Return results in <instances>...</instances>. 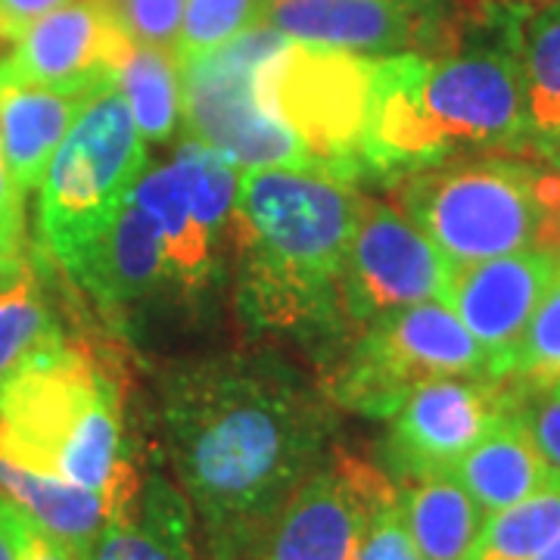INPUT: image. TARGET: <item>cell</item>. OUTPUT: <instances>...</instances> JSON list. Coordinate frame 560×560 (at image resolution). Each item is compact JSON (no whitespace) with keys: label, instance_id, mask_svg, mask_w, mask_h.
<instances>
[{"label":"cell","instance_id":"obj_1","mask_svg":"<svg viewBox=\"0 0 560 560\" xmlns=\"http://www.w3.org/2000/svg\"><path fill=\"white\" fill-rule=\"evenodd\" d=\"M162 420L180 489L224 560L259 551L330 436L312 386L265 355L175 371L162 389Z\"/></svg>","mask_w":560,"mask_h":560},{"label":"cell","instance_id":"obj_2","mask_svg":"<svg viewBox=\"0 0 560 560\" xmlns=\"http://www.w3.org/2000/svg\"><path fill=\"white\" fill-rule=\"evenodd\" d=\"M514 22L492 44L374 60L371 116L361 143L364 172L401 178L458 150L529 147Z\"/></svg>","mask_w":560,"mask_h":560},{"label":"cell","instance_id":"obj_3","mask_svg":"<svg viewBox=\"0 0 560 560\" xmlns=\"http://www.w3.org/2000/svg\"><path fill=\"white\" fill-rule=\"evenodd\" d=\"M361 197L318 168H246L231 219L243 256V308L265 327L342 315V275Z\"/></svg>","mask_w":560,"mask_h":560},{"label":"cell","instance_id":"obj_4","mask_svg":"<svg viewBox=\"0 0 560 560\" xmlns=\"http://www.w3.org/2000/svg\"><path fill=\"white\" fill-rule=\"evenodd\" d=\"M0 458L101 492L125 517L143 489L125 452L119 386L66 342L35 355L0 389Z\"/></svg>","mask_w":560,"mask_h":560},{"label":"cell","instance_id":"obj_5","mask_svg":"<svg viewBox=\"0 0 560 560\" xmlns=\"http://www.w3.org/2000/svg\"><path fill=\"white\" fill-rule=\"evenodd\" d=\"M393 197L452 265L523 249L560 259V168L517 160L440 162L393 180Z\"/></svg>","mask_w":560,"mask_h":560},{"label":"cell","instance_id":"obj_6","mask_svg":"<svg viewBox=\"0 0 560 560\" xmlns=\"http://www.w3.org/2000/svg\"><path fill=\"white\" fill-rule=\"evenodd\" d=\"M147 168V147L119 84L84 103L38 184V228L72 275Z\"/></svg>","mask_w":560,"mask_h":560},{"label":"cell","instance_id":"obj_7","mask_svg":"<svg viewBox=\"0 0 560 560\" xmlns=\"http://www.w3.org/2000/svg\"><path fill=\"white\" fill-rule=\"evenodd\" d=\"M374 60L352 50L287 40L261 62V109L305 147L318 172L355 180L364 175L361 143L371 116Z\"/></svg>","mask_w":560,"mask_h":560},{"label":"cell","instance_id":"obj_8","mask_svg":"<svg viewBox=\"0 0 560 560\" xmlns=\"http://www.w3.org/2000/svg\"><path fill=\"white\" fill-rule=\"evenodd\" d=\"M287 44L265 22L237 40L178 66L180 116L206 147L237 168H315L290 128L261 109L256 75L261 62Z\"/></svg>","mask_w":560,"mask_h":560},{"label":"cell","instance_id":"obj_9","mask_svg":"<svg viewBox=\"0 0 560 560\" xmlns=\"http://www.w3.org/2000/svg\"><path fill=\"white\" fill-rule=\"evenodd\" d=\"M440 377H501L489 349L442 300L374 320L337 383V401L371 418H393L405 396Z\"/></svg>","mask_w":560,"mask_h":560},{"label":"cell","instance_id":"obj_10","mask_svg":"<svg viewBox=\"0 0 560 560\" xmlns=\"http://www.w3.org/2000/svg\"><path fill=\"white\" fill-rule=\"evenodd\" d=\"M452 268L440 246L405 212L361 197L342 275V315L371 327L399 308L442 300Z\"/></svg>","mask_w":560,"mask_h":560},{"label":"cell","instance_id":"obj_11","mask_svg":"<svg viewBox=\"0 0 560 560\" xmlns=\"http://www.w3.org/2000/svg\"><path fill=\"white\" fill-rule=\"evenodd\" d=\"M396 495L381 467L337 452L280 508L259 545L265 560H359L374 508Z\"/></svg>","mask_w":560,"mask_h":560},{"label":"cell","instance_id":"obj_12","mask_svg":"<svg viewBox=\"0 0 560 560\" xmlns=\"http://www.w3.org/2000/svg\"><path fill=\"white\" fill-rule=\"evenodd\" d=\"M135 50L109 0H69L35 22L0 60V84H40L97 94L116 84Z\"/></svg>","mask_w":560,"mask_h":560},{"label":"cell","instance_id":"obj_13","mask_svg":"<svg viewBox=\"0 0 560 560\" xmlns=\"http://www.w3.org/2000/svg\"><path fill=\"white\" fill-rule=\"evenodd\" d=\"M508 377H440L415 386L393 415V458L405 477L448 470L521 408Z\"/></svg>","mask_w":560,"mask_h":560},{"label":"cell","instance_id":"obj_14","mask_svg":"<svg viewBox=\"0 0 560 560\" xmlns=\"http://www.w3.org/2000/svg\"><path fill=\"white\" fill-rule=\"evenodd\" d=\"M261 22L287 40L361 57L452 47L442 0H268Z\"/></svg>","mask_w":560,"mask_h":560},{"label":"cell","instance_id":"obj_15","mask_svg":"<svg viewBox=\"0 0 560 560\" xmlns=\"http://www.w3.org/2000/svg\"><path fill=\"white\" fill-rule=\"evenodd\" d=\"M558 268V256L539 249H523L499 259L452 268L442 300L477 337L482 349L492 352L501 377H508L511 352Z\"/></svg>","mask_w":560,"mask_h":560},{"label":"cell","instance_id":"obj_16","mask_svg":"<svg viewBox=\"0 0 560 560\" xmlns=\"http://www.w3.org/2000/svg\"><path fill=\"white\" fill-rule=\"evenodd\" d=\"M91 97L94 94L88 91L0 84V156L22 197L38 187L57 147Z\"/></svg>","mask_w":560,"mask_h":560},{"label":"cell","instance_id":"obj_17","mask_svg":"<svg viewBox=\"0 0 560 560\" xmlns=\"http://www.w3.org/2000/svg\"><path fill=\"white\" fill-rule=\"evenodd\" d=\"M72 278L103 305L135 302L168 278L160 231L128 194L91 249L81 256Z\"/></svg>","mask_w":560,"mask_h":560},{"label":"cell","instance_id":"obj_18","mask_svg":"<svg viewBox=\"0 0 560 560\" xmlns=\"http://www.w3.org/2000/svg\"><path fill=\"white\" fill-rule=\"evenodd\" d=\"M448 470L486 514H499L504 508L536 495L541 486L558 477V470L545 460L526 420L521 418V408L495 423Z\"/></svg>","mask_w":560,"mask_h":560},{"label":"cell","instance_id":"obj_19","mask_svg":"<svg viewBox=\"0 0 560 560\" xmlns=\"http://www.w3.org/2000/svg\"><path fill=\"white\" fill-rule=\"evenodd\" d=\"M399 501L420 560H480L489 514L467 495L452 470L405 477Z\"/></svg>","mask_w":560,"mask_h":560},{"label":"cell","instance_id":"obj_20","mask_svg":"<svg viewBox=\"0 0 560 560\" xmlns=\"http://www.w3.org/2000/svg\"><path fill=\"white\" fill-rule=\"evenodd\" d=\"M0 495L22 508L62 545H69L75 558H81L97 541L109 523L128 521L101 492L79 489L44 474H32L7 458H0Z\"/></svg>","mask_w":560,"mask_h":560},{"label":"cell","instance_id":"obj_21","mask_svg":"<svg viewBox=\"0 0 560 560\" xmlns=\"http://www.w3.org/2000/svg\"><path fill=\"white\" fill-rule=\"evenodd\" d=\"M79 560H197L187 501L172 486L150 480L140 489L135 514L109 523Z\"/></svg>","mask_w":560,"mask_h":560},{"label":"cell","instance_id":"obj_22","mask_svg":"<svg viewBox=\"0 0 560 560\" xmlns=\"http://www.w3.org/2000/svg\"><path fill=\"white\" fill-rule=\"evenodd\" d=\"M529 147L560 162V7L523 13L514 22Z\"/></svg>","mask_w":560,"mask_h":560},{"label":"cell","instance_id":"obj_23","mask_svg":"<svg viewBox=\"0 0 560 560\" xmlns=\"http://www.w3.org/2000/svg\"><path fill=\"white\" fill-rule=\"evenodd\" d=\"M131 197L160 231L168 275L184 287H202L215 265V243L194 215L178 168L168 162L140 175Z\"/></svg>","mask_w":560,"mask_h":560},{"label":"cell","instance_id":"obj_24","mask_svg":"<svg viewBox=\"0 0 560 560\" xmlns=\"http://www.w3.org/2000/svg\"><path fill=\"white\" fill-rule=\"evenodd\" d=\"M116 84L131 106L140 138L153 143L175 138L180 121V75L175 54L135 44L116 75Z\"/></svg>","mask_w":560,"mask_h":560},{"label":"cell","instance_id":"obj_25","mask_svg":"<svg viewBox=\"0 0 560 560\" xmlns=\"http://www.w3.org/2000/svg\"><path fill=\"white\" fill-rule=\"evenodd\" d=\"M57 342H62L60 324L44 300L32 265H25L20 280L0 293V389L16 371Z\"/></svg>","mask_w":560,"mask_h":560},{"label":"cell","instance_id":"obj_26","mask_svg":"<svg viewBox=\"0 0 560 560\" xmlns=\"http://www.w3.org/2000/svg\"><path fill=\"white\" fill-rule=\"evenodd\" d=\"M172 165L178 168L184 190L194 215L209 234V241L219 246L221 237L231 231V219L241 197V175L237 165L224 160L212 147H206L197 138H187L178 147Z\"/></svg>","mask_w":560,"mask_h":560},{"label":"cell","instance_id":"obj_27","mask_svg":"<svg viewBox=\"0 0 560 560\" xmlns=\"http://www.w3.org/2000/svg\"><path fill=\"white\" fill-rule=\"evenodd\" d=\"M560 533V474L536 495L489 514L480 560H533Z\"/></svg>","mask_w":560,"mask_h":560},{"label":"cell","instance_id":"obj_28","mask_svg":"<svg viewBox=\"0 0 560 560\" xmlns=\"http://www.w3.org/2000/svg\"><path fill=\"white\" fill-rule=\"evenodd\" d=\"M265 7L268 0H187L175 40V62L200 60L253 32L265 20Z\"/></svg>","mask_w":560,"mask_h":560},{"label":"cell","instance_id":"obj_29","mask_svg":"<svg viewBox=\"0 0 560 560\" xmlns=\"http://www.w3.org/2000/svg\"><path fill=\"white\" fill-rule=\"evenodd\" d=\"M508 377L541 393L560 377V268L511 352Z\"/></svg>","mask_w":560,"mask_h":560},{"label":"cell","instance_id":"obj_30","mask_svg":"<svg viewBox=\"0 0 560 560\" xmlns=\"http://www.w3.org/2000/svg\"><path fill=\"white\" fill-rule=\"evenodd\" d=\"M116 16L135 44L143 47H175L187 0H109Z\"/></svg>","mask_w":560,"mask_h":560},{"label":"cell","instance_id":"obj_31","mask_svg":"<svg viewBox=\"0 0 560 560\" xmlns=\"http://www.w3.org/2000/svg\"><path fill=\"white\" fill-rule=\"evenodd\" d=\"M359 560H420L418 545L411 539L401 514L399 492L374 508L368 529L361 536Z\"/></svg>","mask_w":560,"mask_h":560},{"label":"cell","instance_id":"obj_32","mask_svg":"<svg viewBox=\"0 0 560 560\" xmlns=\"http://www.w3.org/2000/svg\"><path fill=\"white\" fill-rule=\"evenodd\" d=\"M7 521H10V529H13L20 560H79L69 545H62L57 536H50L44 526H38L10 499H7Z\"/></svg>","mask_w":560,"mask_h":560},{"label":"cell","instance_id":"obj_33","mask_svg":"<svg viewBox=\"0 0 560 560\" xmlns=\"http://www.w3.org/2000/svg\"><path fill=\"white\" fill-rule=\"evenodd\" d=\"M521 418L526 420L545 460L560 474V393H541L533 405L521 408Z\"/></svg>","mask_w":560,"mask_h":560},{"label":"cell","instance_id":"obj_34","mask_svg":"<svg viewBox=\"0 0 560 560\" xmlns=\"http://www.w3.org/2000/svg\"><path fill=\"white\" fill-rule=\"evenodd\" d=\"M25 243V215H22V194L10 178L3 156H0V249L10 256H22Z\"/></svg>","mask_w":560,"mask_h":560},{"label":"cell","instance_id":"obj_35","mask_svg":"<svg viewBox=\"0 0 560 560\" xmlns=\"http://www.w3.org/2000/svg\"><path fill=\"white\" fill-rule=\"evenodd\" d=\"M69 0H0V40L16 44V40L44 16L66 7Z\"/></svg>","mask_w":560,"mask_h":560},{"label":"cell","instance_id":"obj_36","mask_svg":"<svg viewBox=\"0 0 560 560\" xmlns=\"http://www.w3.org/2000/svg\"><path fill=\"white\" fill-rule=\"evenodd\" d=\"M548 7H560V0H467V13L474 16H523V13H536V10H548Z\"/></svg>","mask_w":560,"mask_h":560},{"label":"cell","instance_id":"obj_37","mask_svg":"<svg viewBox=\"0 0 560 560\" xmlns=\"http://www.w3.org/2000/svg\"><path fill=\"white\" fill-rule=\"evenodd\" d=\"M0 560H20L16 539H13V529L7 521V499L3 495H0Z\"/></svg>","mask_w":560,"mask_h":560},{"label":"cell","instance_id":"obj_38","mask_svg":"<svg viewBox=\"0 0 560 560\" xmlns=\"http://www.w3.org/2000/svg\"><path fill=\"white\" fill-rule=\"evenodd\" d=\"M25 265H28V261L22 259V256H10V253L0 249V293L20 280V275L25 271Z\"/></svg>","mask_w":560,"mask_h":560},{"label":"cell","instance_id":"obj_39","mask_svg":"<svg viewBox=\"0 0 560 560\" xmlns=\"http://www.w3.org/2000/svg\"><path fill=\"white\" fill-rule=\"evenodd\" d=\"M533 560H560V533L555 536V539L548 541V545H545V548H541L539 555H536Z\"/></svg>","mask_w":560,"mask_h":560},{"label":"cell","instance_id":"obj_40","mask_svg":"<svg viewBox=\"0 0 560 560\" xmlns=\"http://www.w3.org/2000/svg\"><path fill=\"white\" fill-rule=\"evenodd\" d=\"M545 393H548V389H545ZM551 393H560V377L555 381V386H551Z\"/></svg>","mask_w":560,"mask_h":560}]
</instances>
